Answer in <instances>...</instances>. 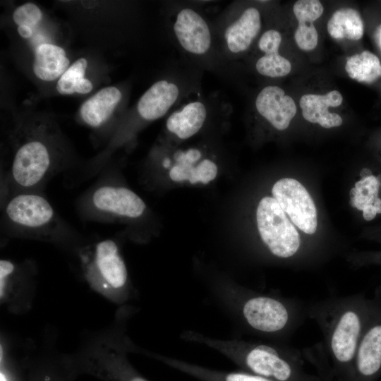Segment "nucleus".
<instances>
[{
  "mask_svg": "<svg viewBox=\"0 0 381 381\" xmlns=\"http://www.w3.org/2000/svg\"><path fill=\"white\" fill-rule=\"evenodd\" d=\"M97 373L111 381H148L129 364L121 349L110 341L102 339L94 344L86 353Z\"/></svg>",
  "mask_w": 381,
  "mask_h": 381,
  "instance_id": "obj_14",
  "label": "nucleus"
},
{
  "mask_svg": "<svg viewBox=\"0 0 381 381\" xmlns=\"http://www.w3.org/2000/svg\"><path fill=\"white\" fill-rule=\"evenodd\" d=\"M329 35L336 40L344 38L359 40L364 34V25L360 13L353 8H341L330 17L327 25Z\"/></svg>",
  "mask_w": 381,
  "mask_h": 381,
  "instance_id": "obj_22",
  "label": "nucleus"
},
{
  "mask_svg": "<svg viewBox=\"0 0 381 381\" xmlns=\"http://www.w3.org/2000/svg\"><path fill=\"white\" fill-rule=\"evenodd\" d=\"M243 298L242 318L260 334L286 340L307 318L306 304L298 299L255 294Z\"/></svg>",
  "mask_w": 381,
  "mask_h": 381,
  "instance_id": "obj_4",
  "label": "nucleus"
},
{
  "mask_svg": "<svg viewBox=\"0 0 381 381\" xmlns=\"http://www.w3.org/2000/svg\"><path fill=\"white\" fill-rule=\"evenodd\" d=\"M368 259V262L370 263H375L381 265V253L372 254L369 257H366L365 260Z\"/></svg>",
  "mask_w": 381,
  "mask_h": 381,
  "instance_id": "obj_29",
  "label": "nucleus"
},
{
  "mask_svg": "<svg viewBox=\"0 0 381 381\" xmlns=\"http://www.w3.org/2000/svg\"><path fill=\"white\" fill-rule=\"evenodd\" d=\"M255 67L260 75L269 78L284 77L291 71V62L279 52L263 54L257 59Z\"/></svg>",
  "mask_w": 381,
  "mask_h": 381,
  "instance_id": "obj_25",
  "label": "nucleus"
},
{
  "mask_svg": "<svg viewBox=\"0 0 381 381\" xmlns=\"http://www.w3.org/2000/svg\"><path fill=\"white\" fill-rule=\"evenodd\" d=\"M226 108L217 99H194L172 111L165 128L167 132L179 140H188L198 134L212 114Z\"/></svg>",
  "mask_w": 381,
  "mask_h": 381,
  "instance_id": "obj_13",
  "label": "nucleus"
},
{
  "mask_svg": "<svg viewBox=\"0 0 381 381\" xmlns=\"http://www.w3.org/2000/svg\"><path fill=\"white\" fill-rule=\"evenodd\" d=\"M381 373V285L370 298L368 318L349 381H373Z\"/></svg>",
  "mask_w": 381,
  "mask_h": 381,
  "instance_id": "obj_10",
  "label": "nucleus"
},
{
  "mask_svg": "<svg viewBox=\"0 0 381 381\" xmlns=\"http://www.w3.org/2000/svg\"><path fill=\"white\" fill-rule=\"evenodd\" d=\"M273 198L293 223L307 234L316 231L317 210L306 188L297 180L284 178L272 186Z\"/></svg>",
  "mask_w": 381,
  "mask_h": 381,
  "instance_id": "obj_11",
  "label": "nucleus"
},
{
  "mask_svg": "<svg viewBox=\"0 0 381 381\" xmlns=\"http://www.w3.org/2000/svg\"><path fill=\"white\" fill-rule=\"evenodd\" d=\"M257 114L277 131H284L295 116L297 107L293 98L277 85L264 87L255 99Z\"/></svg>",
  "mask_w": 381,
  "mask_h": 381,
  "instance_id": "obj_16",
  "label": "nucleus"
},
{
  "mask_svg": "<svg viewBox=\"0 0 381 381\" xmlns=\"http://www.w3.org/2000/svg\"><path fill=\"white\" fill-rule=\"evenodd\" d=\"M87 66L85 58L75 61L59 78L56 83V90L61 95H72L75 92L87 94L92 90V84L85 78Z\"/></svg>",
  "mask_w": 381,
  "mask_h": 381,
  "instance_id": "obj_24",
  "label": "nucleus"
},
{
  "mask_svg": "<svg viewBox=\"0 0 381 381\" xmlns=\"http://www.w3.org/2000/svg\"><path fill=\"white\" fill-rule=\"evenodd\" d=\"M2 208L1 225L9 236L56 244L73 243L78 238L42 192L11 195Z\"/></svg>",
  "mask_w": 381,
  "mask_h": 381,
  "instance_id": "obj_3",
  "label": "nucleus"
},
{
  "mask_svg": "<svg viewBox=\"0 0 381 381\" xmlns=\"http://www.w3.org/2000/svg\"><path fill=\"white\" fill-rule=\"evenodd\" d=\"M42 17L40 8L32 3H26L18 7L13 13V21L18 25L33 28Z\"/></svg>",
  "mask_w": 381,
  "mask_h": 381,
  "instance_id": "obj_26",
  "label": "nucleus"
},
{
  "mask_svg": "<svg viewBox=\"0 0 381 381\" xmlns=\"http://www.w3.org/2000/svg\"><path fill=\"white\" fill-rule=\"evenodd\" d=\"M256 220L260 238L274 256L289 259L299 253L300 235L274 198L260 200Z\"/></svg>",
  "mask_w": 381,
  "mask_h": 381,
  "instance_id": "obj_7",
  "label": "nucleus"
},
{
  "mask_svg": "<svg viewBox=\"0 0 381 381\" xmlns=\"http://www.w3.org/2000/svg\"><path fill=\"white\" fill-rule=\"evenodd\" d=\"M214 29L221 56L231 60L246 53L258 37L262 28V16L254 6L240 11L229 8Z\"/></svg>",
  "mask_w": 381,
  "mask_h": 381,
  "instance_id": "obj_8",
  "label": "nucleus"
},
{
  "mask_svg": "<svg viewBox=\"0 0 381 381\" xmlns=\"http://www.w3.org/2000/svg\"><path fill=\"white\" fill-rule=\"evenodd\" d=\"M342 102L343 96L340 92L331 90L324 95L305 94L301 97L299 105L306 121L330 128L340 126L343 119L338 114L329 112L328 109L337 107Z\"/></svg>",
  "mask_w": 381,
  "mask_h": 381,
  "instance_id": "obj_17",
  "label": "nucleus"
},
{
  "mask_svg": "<svg viewBox=\"0 0 381 381\" xmlns=\"http://www.w3.org/2000/svg\"><path fill=\"white\" fill-rule=\"evenodd\" d=\"M69 59L63 48L56 44L43 43L35 51L33 72L44 81H52L60 78L68 68Z\"/></svg>",
  "mask_w": 381,
  "mask_h": 381,
  "instance_id": "obj_20",
  "label": "nucleus"
},
{
  "mask_svg": "<svg viewBox=\"0 0 381 381\" xmlns=\"http://www.w3.org/2000/svg\"><path fill=\"white\" fill-rule=\"evenodd\" d=\"M190 82L183 76L173 74L153 83L140 97L137 111L143 120L151 121L165 116L189 94Z\"/></svg>",
  "mask_w": 381,
  "mask_h": 381,
  "instance_id": "obj_12",
  "label": "nucleus"
},
{
  "mask_svg": "<svg viewBox=\"0 0 381 381\" xmlns=\"http://www.w3.org/2000/svg\"><path fill=\"white\" fill-rule=\"evenodd\" d=\"M370 304V298L360 293L306 304L307 318L322 332L331 362V375L338 381L349 380Z\"/></svg>",
  "mask_w": 381,
  "mask_h": 381,
  "instance_id": "obj_1",
  "label": "nucleus"
},
{
  "mask_svg": "<svg viewBox=\"0 0 381 381\" xmlns=\"http://www.w3.org/2000/svg\"><path fill=\"white\" fill-rule=\"evenodd\" d=\"M0 381H9L5 372L1 369L0 372Z\"/></svg>",
  "mask_w": 381,
  "mask_h": 381,
  "instance_id": "obj_31",
  "label": "nucleus"
},
{
  "mask_svg": "<svg viewBox=\"0 0 381 381\" xmlns=\"http://www.w3.org/2000/svg\"><path fill=\"white\" fill-rule=\"evenodd\" d=\"M159 359L169 366L201 381H272L247 372H221L174 358L160 357Z\"/></svg>",
  "mask_w": 381,
  "mask_h": 381,
  "instance_id": "obj_21",
  "label": "nucleus"
},
{
  "mask_svg": "<svg viewBox=\"0 0 381 381\" xmlns=\"http://www.w3.org/2000/svg\"><path fill=\"white\" fill-rule=\"evenodd\" d=\"M18 32L23 38H30L32 35V28L29 26L20 25L18 27Z\"/></svg>",
  "mask_w": 381,
  "mask_h": 381,
  "instance_id": "obj_27",
  "label": "nucleus"
},
{
  "mask_svg": "<svg viewBox=\"0 0 381 381\" xmlns=\"http://www.w3.org/2000/svg\"><path fill=\"white\" fill-rule=\"evenodd\" d=\"M83 274L90 286L106 298L122 302L128 287V271L117 243L112 239L77 248Z\"/></svg>",
  "mask_w": 381,
  "mask_h": 381,
  "instance_id": "obj_5",
  "label": "nucleus"
},
{
  "mask_svg": "<svg viewBox=\"0 0 381 381\" xmlns=\"http://www.w3.org/2000/svg\"><path fill=\"white\" fill-rule=\"evenodd\" d=\"M174 164L169 171V178L174 182L188 181L191 184L208 183L217 176L218 167L198 147H191L179 150L174 154Z\"/></svg>",
  "mask_w": 381,
  "mask_h": 381,
  "instance_id": "obj_15",
  "label": "nucleus"
},
{
  "mask_svg": "<svg viewBox=\"0 0 381 381\" xmlns=\"http://www.w3.org/2000/svg\"><path fill=\"white\" fill-rule=\"evenodd\" d=\"M344 68L351 79L359 83H372L381 78L380 60L368 50L348 57Z\"/></svg>",
  "mask_w": 381,
  "mask_h": 381,
  "instance_id": "obj_23",
  "label": "nucleus"
},
{
  "mask_svg": "<svg viewBox=\"0 0 381 381\" xmlns=\"http://www.w3.org/2000/svg\"><path fill=\"white\" fill-rule=\"evenodd\" d=\"M122 99V93L116 87L101 89L80 107V115L89 126L99 128L111 116Z\"/></svg>",
  "mask_w": 381,
  "mask_h": 381,
  "instance_id": "obj_19",
  "label": "nucleus"
},
{
  "mask_svg": "<svg viewBox=\"0 0 381 381\" xmlns=\"http://www.w3.org/2000/svg\"><path fill=\"white\" fill-rule=\"evenodd\" d=\"M183 336L185 339L219 351L246 372L272 381H320L304 370L303 355L292 347L238 339H217L191 332Z\"/></svg>",
  "mask_w": 381,
  "mask_h": 381,
  "instance_id": "obj_2",
  "label": "nucleus"
},
{
  "mask_svg": "<svg viewBox=\"0 0 381 381\" xmlns=\"http://www.w3.org/2000/svg\"><path fill=\"white\" fill-rule=\"evenodd\" d=\"M76 206L83 218L110 223L140 218L146 210L138 194L108 176L81 195Z\"/></svg>",
  "mask_w": 381,
  "mask_h": 381,
  "instance_id": "obj_6",
  "label": "nucleus"
},
{
  "mask_svg": "<svg viewBox=\"0 0 381 381\" xmlns=\"http://www.w3.org/2000/svg\"><path fill=\"white\" fill-rule=\"evenodd\" d=\"M358 194H359L358 190L355 187L352 188L349 193L350 199L355 200L358 195Z\"/></svg>",
  "mask_w": 381,
  "mask_h": 381,
  "instance_id": "obj_30",
  "label": "nucleus"
},
{
  "mask_svg": "<svg viewBox=\"0 0 381 381\" xmlns=\"http://www.w3.org/2000/svg\"><path fill=\"white\" fill-rule=\"evenodd\" d=\"M298 21L294 33L296 44L303 51H312L318 42V33L314 22L323 13L324 7L318 0H298L293 6Z\"/></svg>",
  "mask_w": 381,
  "mask_h": 381,
  "instance_id": "obj_18",
  "label": "nucleus"
},
{
  "mask_svg": "<svg viewBox=\"0 0 381 381\" xmlns=\"http://www.w3.org/2000/svg\"><path fill=\"white\" fill-rule=\"evenodd\" d=\"M375 41L381 51V23L377 27L374 32Z\"/></svg>",
  "mask_w": 381,
  "mask_h": 381,
  "instance_id": "obj_28",
  "label": "nucleus"
},
{
  "mask_svg": "<svg viewBox=\"0 0 381 381\" xmlns=\"http://www.w3.org/2000/svg\"><path fill=\"white\" fill-rule=\"evenodd\" d=\"M172 32L179 47L195 59H207L216 50L219 53L214 28L198 8L188 5L176 8Z\"/></svg>",
  "mask_w": 381,
  "mask_h": 381,
  "instance_id": "obj_9",
  "label": "nucleus"
}]
</instances>
